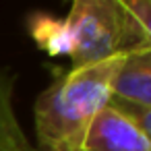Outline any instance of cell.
<instances>
[{
    "mask_svg": "<svg viewBox=\"0 0 151 151\" xmlns=\"http://www.w3.org/2000/svg\"><path fill=\"white\" fill-rule=\"evenodd\" d=\"M124 54L60 73L35 99L40 151H79L95 116L112 97V81Z\"/></svg>",
    "mask_w": 151,
    "mask_h": 151,
    "instance_id": "obj_1",
    "label": "cell"
},
{
    "mask_svg": "<svg viewBox=\"0 0 151 151\" xmlns=\"http://www.w3.org/2000/svg\"><path fill=\"white\" fill-rule=\"evenodd\" d=\"M62 23L73 66L93 64L149 46L139 37L116 0H73Z\"/></svg>",
    "mask_w": 151,
    "mask_h": 151,
    "instance_id": "obj_2",
    "label": "cell"
},
{
    "mask_svg": "<svg viewBox=\"0 0 151 151\" xmlns=\"http://www.w3.org/2000/svg\"><path fill=\"white\" fill-rule=\"evenodd\" d=\"M79 151H151V147L124 116L106 106L95 116Z\"/></svg>",
    "mask_w": 151,
    "mask_h": 151,
    "instance_id": "obj_3",
    "label": "cell"
},
{
    "mask_svg": "<svg viewBox=\"0 0 151 151\" xmlns=\"http://www.w3.org/2000/svg\"><path fill=\"white\" fill-rule=\"evenodd\" d=\"M108 108H112L114 112H118L120 116H124V118L145 137V141H147L149 147H151V108L134 106V104H128V101L118 99V97H110Z\"/></svg>",
    "mask_w": 151,
    "mask_h": 151,
    "instance_id": "obj_7",
    "label": "cell"
},
{
    "mask_svg": "<svg viewBox=\"0 0 151 151\" xmlns=\"http://www.w3.org/2000/svg\"><path fill=\"white\" fill-rule=\"evenodd\" d=\"M29 31H31V37L35 40V44L40 48H44L48 54H52V56L66 54L68 56V40H66L62 21H56L54 17H50L46 13H35L29 19Z\"/></svg>",
    "mask_w": 151,
    "mask_h": 151,
    "instance_id": "obj_6",
    "label": "cell"
},
{
    "mask_svg": "<svg viewBox=\"0 0 151 151\" xmlns=\"http://www.w3.org/2000/svg\"><path fill=\"white\" fill-rule=\"evenodd\" d=\"M112 97L151 108V46L134 48L124 54L112 81Z\"/></svg>",
    "mask_w": 151,
    "mask_h": 151,
    "instance_id": "obj_4",
    "label": "cell"
},
{
    "mask_svg": "<svg viewBox=\"0 0 151 151\" xmlns=\"http://www.w3.org/2000/svg\"><path fill=\"white\" fill-rule=\"evenodd\" d=\"M15 83L17 75L9 66L0 64V151H40L35 145H31L17 120L13 106Z\"/></svg>",
    "mask_w": 151,
    "mask_h": 151,
    "instance_id": "obj_5",
    "label": "cell"
},
{
    "mask_svg": "<svg viewBox=\"0 0 151 151\" xmlns=\"http://www.w3.org/2000/svg\"><path fill=\"white\" fill-rule=\"evenodd\" d=\"M126 13L139 37L151 46V0H116Z\"/></svg>",
    "mask_w": 151,
    "mask_h": 151,
    "instance_id": "obj_8",
    "label": "cell"
}]
</instances>
